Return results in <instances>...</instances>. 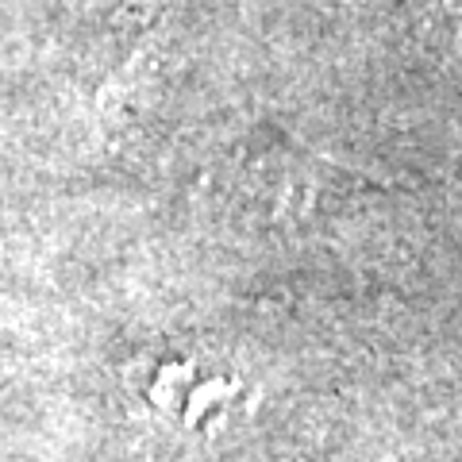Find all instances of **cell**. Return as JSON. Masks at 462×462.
I'll use <instances>...</instances> for the list:
<instances>
[{"label": "cell", "instance_id": "6da1fadb", "mask_svg": "<svg viewBox=\"0 0 462 462\" xmlns=\"http://www.w3.org/2000/svg\"><path fill=\"white\" fill-rule=\"evenodd\" d=\"M424 16L439 20V23H451V20H462V0H412Z\"/></svg>", "mask_w": 462, "mask_h": 462}]
</instances>
